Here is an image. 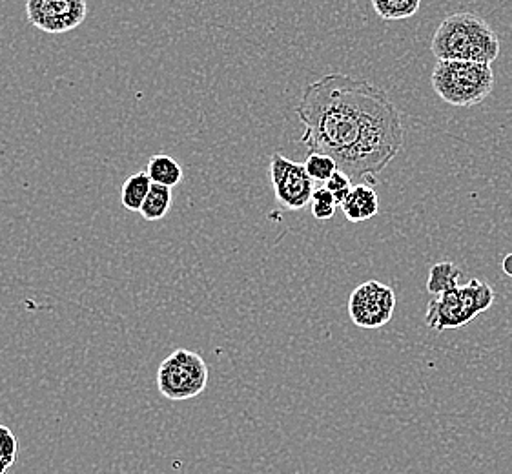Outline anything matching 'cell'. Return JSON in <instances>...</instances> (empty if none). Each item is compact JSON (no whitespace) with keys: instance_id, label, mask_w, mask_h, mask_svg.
<instances>
[{"instance_id":"obj_18","label":"cell","mask_w":512,"mask_h":474,"mask_svg":"<svg viewBox=\"0 0 512 474\" xmlns=\"http://www.w3.org/2000/svg\"><path fill=\"white\" fill-rule=\"evenodd\" d=\"M352 181H350L349 176H345L343 172H336L334 176L330 177L327 181V185H325V188H327L328 192L332 194V197H334V201H336V205L338 207H341L343 203H345V199L349 197L350 190H352Z\"/></svg>"},{"instance_id":"obj_14","label":"cell","mask_w":512,"mask_h":474,"mask_svg":"<svg viewBox=\"0 0 512 474\" xmlns=\"http://www.w3.org/2000/svg\"><path fill=\"white\" fill-rule=\"evenodd\" d=\"M372 8L383 21H401L416 15L421 8L420 0H372Z\"/></svg>"},{"instance_id":"obj_3","label":"cell","mask_w":512,"mask_h":474,"mask_svg":"<svg viewBox=\"0 0 512 474\" xmlns=\"http://www.w3.org/2000/svg\"><path fill=\"white\" fill-rule=\"evenodd\" d=\"M431 83L441 101L458 108H471L491 95L494 72L489 64L438 61L432 70Z\"/></svg>"},{"instance_id":"obj_8","label":"cell","mask_w":512,"mask_h":474,"mask_svg":"<svg viewBox=\"0 0 512 474\" xmlns=\"http://www.w3.org/2000/svg\"><path fill=\"white\" fill-rule=\"evenodd\" d=\"M26 15L39 30L66 33L81 26L88 15V4L84 0H30Z\"/></svg>"},{"instance_id":"obj_16","label":"cell","mask_w":512,"mask_h":474,"mask_svg":"<svg viewBox=\"0 0 512 474\" xmlns=\"http://www.w3.org/2000/svg\"><path fill=\"white\" fill-rule=\"evenodd\" d=\"M310 205H312V214H314V217H316L318 221H328V219H332L334 214H336V207H338L336 201H334V197H332V194L328 192L325 186H319V188L314 190Z\"/></svg>"},{"instance_id":"obj_2","label":"cell","mask_w":512,"mask_h":474,"mask_svg":"<svg viewBox=\"0 0 512 474\" xmlns=\"http://www.w3.org/2000/svg\"><path fill=\"white\" fill-rule=\"evenodd\" d=\"M500 37L491 24L471 11L452 13L434 33L431 52L438 61L489 64L500 55Z\"/></svg>"},{"instance_id":"obj_10","label":"cell","mask_w":512,"mask_h":474,"mask_svg":"<svg viewBox=\"0 0 512 474\" xmlns=\"http://www.w3.org/2000/svg\"><path fill=\"white\" fill-rule=\"evenodd\" d=\"M146 176L150 177V181L154 185L168 186L174 188L183 181V166L179 165V161H175L174 157L170 155L157 154L152 155L148 159L146 165Z\"/></svg>"},{"instance_id":"obj_9","label":"cell","mask_w":512,"mask_h":474,"mask_svg":"<svg viewBox=\"0 0 512 474\" xmlns=\"http://www.w3.org/2000/svg\"><path fill=\"white\" fill-rule=\"evenodd\" d=\"M341 210L350 223H363L378 214V194L370 185H363V183L354 185L350 190L349 197L341 205Z\"/></svg>"},{"instance_id":"obj_15","label":"cell","mask_w":512,"mask_h":474,"mask_svg":"<svg viewBox=\"0 0 512 474\" xmlns=\"http://www.w3.org/2000/svg\"><path fill=\"white\" fill-rule=\"evenodd\" d=\"M305 168L312 181L319 183H327L328 179L338 172L336 161L325 154H308Z\"/></svg>"},{"instance_id":"obj_5","label":"cell","mask_w":512,"mask_h":474,"mask_svg":"<svg viewBox=\"0 0 512 474\" xmlns=\"http://www.w3.org/2000/svg\"><path fill=\"white\" fill-rule=\"evenodd\" d=\"M208 365L194 351L177 349L159 365L157 389L170 402H185L208 387Z\"/></svg>"},{"instance_id":"obj_13","label":"cell","mask_w":512,"mask_h":474,"mask_svg":"<svg viewBox=\"0 0 512 474\" xmlns=\"http://www.w3.org/2000/svg\"><path fill=\"white\" fill-rule=\"evenodd\" d=\"M170 207H172V188L152 185V190H150V194L146 197V201H144L139 214L146 221H161L168 214Z\"/></svg>"},{"instance_id":"obj_19","label":"cell","mask_w":512,"mask_h":474,"mask_svg":"<svg viewBox=\"0 0 512 474\" xmlns=\"http://www.w3.org/2000/svg\"><path fill=\"white\" fill-rule=\"evenodd\" d=\"M503 272L512 278V254H507L502 261Z\"/></svg>"},{"instance_id":"obj_6","label":"cell","mask_w":512,"mask_h":474,"mask_svg":"<svg viewBox=\"0 0 512 474\" xmlns=\"http://www.w3.org/2000/svg\"><path fill=\"white\" fill-rule=\"evenodd\" d=\"M268 172L279 207L283 210H303L310 205L316 188L305 165H299L283 154H274L270 157Z\"/></svg>"},{"instance_id":"obj_11","label":"cell","mask_w":512,"mask_h":474,"mask_svg":"<svg viewBox=\"0 0 512 474\" xmlns=\"http://www.w3.org/2000/svg\"><path fill=\"white\" fill-rule=\"evenodd\" d=\"M152 181L146 176V172H137L134 176L128 177L124 181L123 190H121V201L123 207L130 212H141L146 197L152 190Z\"/></svg>"},{"instance_id":"obj_1","label":"cell","mask_w":512,"mask_h":474,"mask_svg":"<svg viewBox=\"0 0 512 474\" xmlns=\"http://www.w3.org/2000/svg\"><path fill=\"white\" fill-rule=\"evenodd\" d=\"M296 115L310 154L332 157L350 181L378 176L405 141L400 112L389 93L365 79L328 73L301 93Z\"/></svg>"},{"instance_id":"obj_17","label":"cell","mask_w":512,"mask_h":474,"mask_svg":"<svg viewBox=\"0 0 512 474\" xmlns=\"http://www.w3.org/2000/svg\"><path fill=\"white\" fill-rule=\"evenodd\" d=\"M19 458V440L10 427L0 425V460L13 465Z\"/></svg>"},{"instance_id":"obj_4","label":"cell","mask_w":512,"mask_h":474,"mask_svg":"<svg viewBox=\"0 0 512 474\" xmlns=\"http://www.w3.org/2000/svg\"><path fill=\"white\" fill-rule=\"evenodd\" d=\"M494 290L491 285L478 278H472L467 285L456 287L438 298L432 299L427 309L425 323L436 332L460 329L471 323L478 314L489 310L494 303Z\"/></svg>"},{"instance_id":"obj_20","label":"cell","mask_w":512,"mask_h":474,"mask_svg":"<svg viewBox=\"0 0 512 474\" xmlns=\"http://www.w3.org/2000/svg\"><path fill=\"white\" fill-rule=\"evenodd\" d=\"M11 465L8 462H4V460H0V474H6V471L10 469Z\"/></svg>"},{"instance_id":"obj_12","label":"cell","mask_w":512,"mask_h":474,"mask_svg":"<svg viewBox=\"0 0 512 474\" xmlns=\"http://www.w3.org/2000/svg\"><path fill=\"white\" fill-rule=\"evenodd\" d=\"M460 268L456 267L451 261H440L436 265H432L431 272H429V279H427V290L431 294L441 296L449 290H454L458 285V278H460Z\"/></svg>"},{"instance_id":"obj_7","label":"cell","mask_w":512,"mask_h":474,"mask_svg":"<svg viewBox=\"0 0 512 474\" xmlns=\"http://www.w3.org/2000/svg\"><path fill=\"white\" fill-rule=\"evenodd\" d=\"M396 310V292L379 281H365L350 294L349 314L361 329H379L387 325Z\"/></svg>"}]
</instances>
